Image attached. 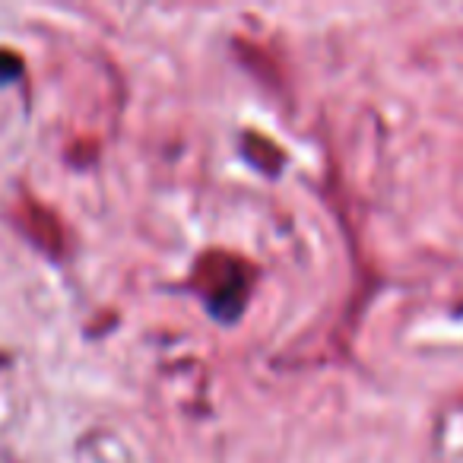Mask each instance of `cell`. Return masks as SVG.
I'll return each instance as SVG.
<instances>
[{"mask_svg":"<svg viewBox=\"0 0 463 463\" xmlns=\"http://www.w3.org/2000/svg\"><path fill=\"white\" fill-rule=\"evenodd\" d=\"M203 277H206V286H213V289H203L206 305H210L222 321H232V317L241 311L248 289H251V270L235 258H206L197 270V279H203Z\"/></svg>","mask_w":463,"mask_h":463,"instance_id":"6da1fadb","label":"cell"}]
</instances>
